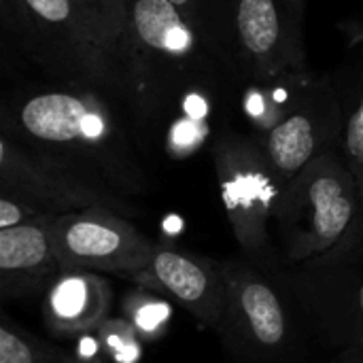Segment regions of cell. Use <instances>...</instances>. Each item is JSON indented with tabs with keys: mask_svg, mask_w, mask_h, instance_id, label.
Listing matches in <instances>:
<instances>
[{
	"mask_svg": "<svg viewBox=\"0 0 363 363\" xmlns=\"http://www.w3.org/2000/svg\"><path fill=\"white\" fill-rule=\"evenodd\" d=\"M306 85L311 83L302 72H289L270 83H251L245 94V111L251 121L264 128L266 134L302 102L306 96Z\"/></svg>",
	"mask_w": 363,
	"mask_h": 363,
	"instance_id": "2e32d148",
	"label": "cell"
},
{
	"mask_svg": "<svg viewBox=\"0 0 363 363\" xmlns=\"http://www.w3.org/2000/svg\"><path fill=\"white\" fill-rule=\"evenodd\" d=\"M363 219L357 183L340 153L328 149L281 191L274 221L289 264L319 257Z\"/></svg>",
	"mask_w": 363,
	"mask_h": 363,
	"instance_id": "7a4b0ae2",
	"label": "cell"
},
{
	"mask_svg": "<svg viewBox=\"0 0 363 363\" xmlns=\"http://www.w3.org/2000/svg\"><path fill=\"white\" fill-rule=\"evenodd\" d=\"M102 102L94 89L40 91L21 102L15 125L34 143V151L119 194L143 191L145 174Z\"/></svg>",
	"mask_w": 363,
	"mask_h": 363,
	"instance_id": "6da1fadb",
	"label": "cell"
},
{
	"mask_svg": "<svg viewBox=\"0 0 363 363\" xmlns=\"http://www.w3.org/2000/svg\"><path fill=\"white\" fill-rule=\"evenodd\" d=\"M206 119L202 117H181L168 132V151L177 157L191 155L206 136Z\"/></svg>",
	"mask_w": 363,
	"mask_h": 363,
	"instance_id": "44dd1931",
	"label": "cell"
},
{
	"mask_svg": "<svg viewBox=\"0 0 363 363\" xmlns=\"http://www.w3.org/2000/svg\"><path fill=\"white\" fill-rule=\"evenodd\" d=\"M72 4L123 79L130 98L153 102V89L134 38L130 0H72Z\"/></svg>",
	"mask_w": 363,
	"mask_h": 363,
	"instance_id": "9a60e30c",
	"label": "cell"
},
{
	"mask_svg": "<svg viewBox=\"0 0 363 363\" xmlns=\"http://www.w3.org/2000/svg\"><path fill=\"white\" fill-rule=\"evenodd\" d=\"M113 308L111 283L89 270L62 268L43 294V321L55 336L96 332Z\"/></svg>",
	"mask_w": 363,
	"mask_h": 363,
	"instance_id": "5bb4252c",
	"label": "cell"
},
{
	"mask_svg": "<svg viewBox=\"0 0 363 363\" xmlns=\"http://www.w3.org/2000/svg\"><path fill=\"white\" fill-rule=\"evenodd\" d=\"M55 217H40L0 230V298L23 300L45 294L62 266L57 262L51 225Z\"/></svg>",
	"mask_w": 363,
	"mask_h": 363,
	"instance_id": "4fadbf2b",
	"label": "cell"
},
{
	"mask_svg": "<svg viewBox=\"0 0 363 363\" xmlns=\"http://www.w3.org/2000/svg\"><path fill=\"white\" fill-rule=\"evenodd\" d=\"M4 11L38 64L72 87L130 98L72 0H4Z\"/></svg>",
	"mask_w": 363,
	"mask_h": 363,
	"instance_id": "3957f363",
	"label": "cell"
},
{
	"mask_svg": "<svg viewBox=\"0 0 363 363\" xmlns=\"http://www.w3.org/2000/svg\"><path fill=\"white\" fill-rule=\"evenodd\" d=\"M332 363H363V347L362 349H345Z\"/></svg>",
	"mask_w": 363,
	"mask_h": 363,
	"instance_id": "d4e9b609",
	"label": "cell"
},
{
	"mask_svg": "<svg viewBox=\"0 0 363 363\" xmlns=\"http://www.w3.org/2000/svg\"><path fill=\"white\" fill-rule=\"evenodd\" d=\"M225 308L219 332L240 349L274 353L289 338V317L277 289L245 262H225Z\"/></svg>",
	"mask_w": 363,
	"mask_h": 363,
	"instance_id": "9c48e42d",
	"label": "cell"
},
{
	"mask_svg": "<svg viewBox=\"0 0 363 363\" xmlns=\"http://www.w3.org/2000/svg\"><path fill=\"white\" fill-rule=\"evenodd\" d=\"M0 194L53 217L94 206L111 208L125 217L136 215V208L123 194L23 147L9 132H2L0 138Z\"/></svg>",
	"mask_w": 363,
	"mask_h": 363,
	"instance_id": "52a82bcc",
	"label": "cell"
},
{
	"mask_svg": "<svg viewBox=\"0 0 363 363\" xmlns=\"http://www.w3.org/2000/svg\"><path fill=\"white\" fill-rule=\"evenodd\" d=\"M219 194L238 247L253 259H270V221L281 198V183L257 138L228 134L213 151Z\"/></svg>",
	"mask_w": 363,
	"mask_h": 363,
	"instance_id": "8992f818",
	"label": "cell"
},
{
	"mask_svg": "<svg viewBox=\"0 0 363 363\" xmlns=\"http://www.w3.org/2000/svg\"><path fill=\"white\" fill-rule=\"evenodd\" d=\"M181 13H183V17L198 30L200 28V17H198V11H200V6H198V0H170Z\"/></svg>",
	"mask_w": 363,
	"mask_h": 363,
	"instance_id": "cb8c5ba5",
	"label": "cell"
},
{
	"mask_svg": "<svg viewBox=\"0 0 363 363\" xmlns=\"http://www.w3.org/2000/svg\"><path fill=\"white\" fill-rule=\"evenodd\" d=\"M177 304L202 328L219 330L225 308L223 266L206 257L157 245L149 266L132 279Z\"/></svg>",
	"mask_w": 363,
	"mask_h": 363,
	"instance_id": "8fae6325",
	"label": "cell"
},
{
	"mask_svg": "<svg viewBox=\"0 0 363 363\" xmlns=\"http://www.w3.org/2000/svg\"><path fill=\"white\" fill-rule=\"evenodd\" d=\"M338 149H340V153H342V157H345L355 183H357L363 208V89L357 96L353 108L345 117Z\"/></svg>",
	"mask_w": 363,
	"mask_h": 363,
	"instance_id": "ffe728a7",
	"label": "cell"
},
{
	"mask_svg": "<svg viewBox=\"0 0 363 363\" xmlns=\"http://www.w3.org/2000/svg\"><path fill=\"white\" fill-rule=\"evenodd\" d=\"M51 240L62 268L115 274L128 281L149 266L157 247L125 215L102 206L55 217Z\"/></svg>",
	"mask_w": 363,
	"mask_h": 363,
	"instance_id": "ba28073f",
	"label": "cell"
},
{
	"mask_svg": "<svg viewBox=\"0 0 363 363\" xmlns=\"http://www.w3.org/2000/svg\"><path fill=\"white\" fill-rule=\"evenodd\" d=\"M119 315L134 325L145 342L164 338L172 323V306L166 296L143 285H136V289L125 294Z\"/></svg>",
	"mask_w": 363,
	"mask_h": 363,
	"instance_id": "e0dca14e",
	"label": "cell"
},
{
	"mask_svg": "<svg viewBox=\"0 0 363 363\" xmlns=\"http://www.w3.org/2000/svg\"><path fill=\"white\" fill-rule=\"evenodd\" d=\"M40 217H53V215L38 213L32 206L23 204L21 200L6 196V194H0V230L15 228V225L28 223V221L40 219Z\"/></svg>",
	"mask_w": 363,
	"mask_h": 363,
	"instance_id": "603a6c76",
	"label": "cell"
},
{
	"mask_svg": "<svg viewBox=\"0 0 363 363\" xmlns=\"http://www.w3.org/2000/svg\"><path fill=\"white\" fill-rule=\"evenodd\" d=\"M306 0H223V40L251 83L304 72Z\"/></svg>",
	"mask_w": 363,
	"mask_h": 363,
	"instance_id": "5b68a950",
	"label": "cell"
},
{
	"mask_svg": "<svg viewBox=\"0 0 363 363\" xmlns=\"http://www.w3.org/2000/svg\"><path fill=\"white\" fill-rule=\"evenodd\" d=\"M340 106L334 96L317 85L306 91L302 102L272 125L262 138L264 153L281 183L285 187L302 168H306L317 155L340 145L342 134Z\"/></svg>",
	"mask_w": 363,
	"mask_h": 363,
	"instance_id": "30bf717a",
	"label": "cell"
},
{
	"mask_svg": "<svg viewBox=\"0 0 363 363\" xmlns=\"http://www.w3.org/2000/svg\"><path fill=\"white\" fill-rule=\"evenodd\" d=\"M289 285L315 325L342 349L363 347V219L328 253L294 264Z\"/></svg>",
	"mask_w": 363,
	"mask_h": 363,
	"instance_id": "277c9868",
	"label": "cell"
},
{
	"mask_svg": "<svg viewBox=\"0 0 363 363\" xmlns=\"http://www.w3.org/2000/svg\"><path fill=\"white\" fill-rule=\"evenodd\" d=\"M96 332L111 363H138L143 359L145 340L125 317L111 315Z\"/></svg>",
	"mask_w": 363,
	"mask_h": 363,
	"instance_id": "d6986e66",
	"label": "cell"
},
{
	"mask_svg": "<svg viewBox=\"0 0 363 363\" xmlns=\"http://www.w3.org/2000/svg\"><path fill=\"white\" fill-rule=\"evenodd\" d=\"M0 363H72V359L66 349L47 345L4 317L0 323Z\"/></svg>",
	"mask_w": 363,
	"mask_h": 363,
	"instance_id": "ac0fdd59",
	"label": "cell"
},
{
	"mask_svg": "<svg viewBox=\"0 0 363 363\" xmlns=\"http://www.w3.org/2000/svg\"><path fill=\"white\" fill-rule=\"evenodd\" d=\"M68 340H70V349L66 351L72 363H111L98 332H83Z\"/></svg>",
	"mask_w": 363,
	"mask_h": 363,
	"instance_id": "7402d4cb",
	"label": "cell"
},
{
	"mask_svg": "<svg viewBox=\"0 0 363 363\" xmlns=\"http://www.w3.org/2000/svg\"><path fill=\"white\" fill-rule=\"evenodd\" d=\"M134 38L153 96L160 70L185 72L198 60V30L170 0H130Z\"/></svg>",
	"mask_w": 363,
	"mask_h": 363,
	"instance_id": "7c38bea8",
	"label": "cell"
}]
</instances>
